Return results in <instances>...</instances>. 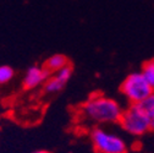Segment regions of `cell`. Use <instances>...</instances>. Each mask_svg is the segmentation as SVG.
Instances as JSON below:
<instances>
[{
  "label": "cell",
  "mask_w": 154,
  "mask_h": 153,
  "mask_svg": "<svg viewBox=\"0 0 154 153\" xmlns=\"http://www.w3.org/2000/svg\"><path fill=\"white\" fill-rule=\"evenodd\" d=\"M137 105L140 107V109L148 117V119L150 121L154 118V92L150 93L144 101H142Z\"/></svg>",
  "instance_id": "obj_8"
},
{
  "label": "cell",
  "mask_w": 154,
  "mask_h": 153,
  "mask_svg": "<svg viewBox=\"0 0 154 153\" xmlns=\"http://www.w3.org/2000/svg\"><path fill=\"white\" fill-rule=\"evenodd\" d=\"M67 65H70L69 63V58L64 54H60V53H56V54H53L51 56L43 63V67L49 72V73H54V72H57L60 71L61 69L66 67Z\"/></svg>",
  "instance_id": "obj_7"
},
{
  "label": "cell",
  "mask_w": 154,
  "mask_h": 153,
  "mask_svg": "<svg viewBox=\"0 0 154 153\" xmlns=\"http://www.w3.org/2000/svg\"><path fill=\"white\" fill-rule=\"evenodd\" d=\"M120 91L130 104H140L150 93L154 92L141 71L127 75L120 86Z\"/></svg>",
  "instance_id": "obj_3"
},
{
  "label": "cell",
  "mask_w": 154,
  "mask_h": 153,
  "mask_svg": "<svg viewBox=\"0 0 154 153\" xmlns=\"http://www.w3.org/2000/svg\"><path fill=\"white\" fill-rule=\"evenodd\" d=\"M72 73H73V69H72L71 65H67L66 67L61 69L60 71L54 72L51 76H49V79L43 85L44 86V92L49 93V94L59 93L69 83V81L72 77Z\"/></svg>",
  "instance_id": "obj_5"
},
{
  "label": "cell",
  "mask_w": 154,
  "mask_h": 153,
  "mask_svg": "<svg viewBox=\"0 0 154 153\" xmlns=\"http://www.w3.org/2000/svg\"><path fill=\"white\" fill-rule=\"evenodd\" d=\"M32 153H51L50 151H47V149H38V151H34Z\"/></svg>",
  "instance_id": "obj_11"
},
{
  "label": "cell",
  "mask_w": 154,
  "mask_h": 153,
  "mask_svg": "<svg viewBox=\"0 0 154 153\" xmlns=\"http://www.w3.org/2000/svg\"><path fill=\"white\" fill-rule=\"evenodd\" d=\"M141 72L144 76V79L148 81V83L152 86V88L154 89V59L146 61L142 66Z\"/></svg>",
  "instance_id": "obj_9"
},
{
  "label": "cell",
  "mask_w": 154,
  "mask_h": 153,
  "mask_svg": "<svg viewBox=\"0 0 154 153\" xmlns=\"http://www.w3.org/2000/svg\"><path fill=\"white\" fill-rule=\"evenodd\" d=\"M50 73L42 66L39 65H31L23 76L22 80V87L25 91H32L35 89L37 87H39L45 83V81L49 79Z\"/></svg>",
  "instance_id": "obj_6"
},
{
  "label": "cell",
  "mask_w": 154,
  "mask_h": 153,
  "mask_svg": "<svg viewBox=\"0 0 154 153\" xmlns=\"http://www.w3.org/2000/svg\"><path fill=\"white\" fill-rule=\"evenodd\" d=\"M149 124H150V130H154V118L149 121Z\"/></svg>",
  "instance_id": "obj_12"
},
{
  "label": "cell",
  "mask_w": 154,
  "mask_h": 153,
  "mask_svg": "<svg viewBox=\"0 0 154 153\" xmlns=\"http://www.w3.org/2000/svg\"><path fill=\"white\" fill-rule=\"evenodd\" d=\"M119 124L126 133L136 137L143 136L150 130L148 117L140 109L137 104H131L122 111Z\"/></svg>",
  "instance_id": "obj_4"
},
{
  "label": "cell",
  "mask_w": 154,
  "mask_h": 153,
  "mask_svg": "<svg viewBox=\"0 0 154 153\" xmlns=\"http://www.w3.org/2000/svg\"><path fill=\"white\" fill-rule=\"evenodd\" d=\"M15 76V70L9 65H0V85L9 83Z\"/></svg>",
  "instance_id": "obj_10"
},
{
  "label": "cell",
  "mask_w": 154,
  "mask_h": 153,
  "mask_svg": "<svg viewBox=\"0 0 154 153\" xmlns=\"http://www.w3.org/2000/svg\"><path fill=\"white\" fill-rule=\"evenodd\" d=\"M122 111L124 109L116 99L103 94H93L81 107L82 117L98 125L119 123Z\"/></svg>",
  "instance_id": "obj_1"
},
{
  "label": "cell",
  "mask_w": 154,
  "mask_h": 153,
  "mask_svg": "<svg viewBox=\"0 0 154 153\" xmlns=\"http://www.w3.org/2000/svg\"><path fill=\"white\" fill-rule=\"evenodd\" d=\"M91 142L97 153H128L127 142L119 135L103 126L91 131Z\"/></svg>",
  "instance_id": "obj_2"
}]
</instances>
